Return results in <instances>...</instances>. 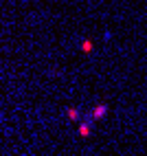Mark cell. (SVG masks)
<instances>
[{
  "label": "cell",
  "mask_w": 147,
  "mask_h": 156,
  "mask_svg": "<svg viewBox=\"0 0 147 156\" xmlns=\"http://www.w3.org/2000/svg\"><path fill=\"white\" fill-rule=\"evenodd\" d=\"M66 117H68L70 121L79 123V121L83 119V108H68V110H66Z\"/></svg>",
  "instance_id": "cell-1"
},
{
  "label": "cell",
  "mask_w": 147,
  "mask_h": 156,
  "mask_svg": "<svg viewBox=\"0 0 147 156\" xmlns=\"http://www.w3.org/2000/svg\"><path fill=\"white\" fill-rule=\"evenodd\" d=\"M92 112H94V117H97V121H101L108 114V103H97V106L92 108Z\"/></svg>",
  "instance_id": "cell-2"
},
{
  "label": "cell",
  "mask_w": 147,
  "mask_h": 156,
  "mask_svg": "<svg viewBox=\"0 0 147 156\" xmlns=\"http://www.w3.org/2000/svg\"><path fill=\"white\" fill-rule=\"evenodd\" d=\"M92 128H94V126H90L88 121H79V134H81L83 139H88L90 134H92Z\"/></svg>",
  "instance_id": "cell-3"
},
{
  "label": "cell",
  "mask_w": 147,
  "mask_h": 156,
  "mask_svg": "<svg viewBox=\"0 0 147 156\" xmlns=\"http://www.w3.org/2000/svg\"><path fill=\"white\" fill-rule=\"evenodd\" d=\"M92 48H94L92 40H83V42H81V51H83V53H92Z\"/></svg>",
  "instance_id": "cell-4"
}]
</instances>
